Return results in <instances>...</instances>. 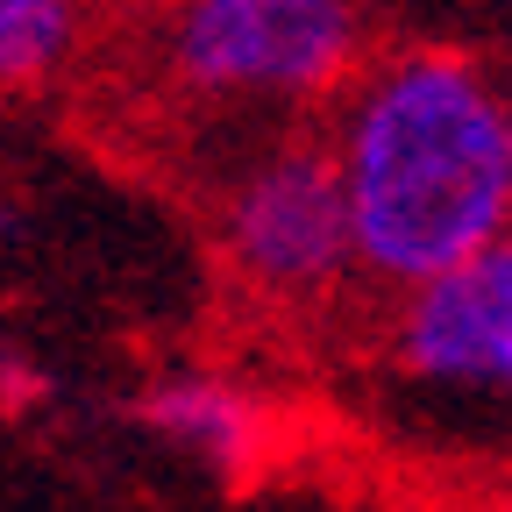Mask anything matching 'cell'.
<instances>
[{"label":"cell","instance_id":"1","mask_svg":"<svg viewBox=\"0 0 512 512\" xmlns=\"http://www.w3.org/2000/svg\"><path fill=\"white\" fill-rule=\"evenodd\" d=\"M356 264L434 285L512 221V114L456 50H406L349 93L335 128Z\"/></svg>","mask_w":512,"mask_h":512},{"label":"cell","instance_id":"2","mask_svg":"<svg viewBox=\"0 0 512 512\" xmlns=\"http://www.w3.org/2000/svg\"><path fill=\"white\" fill-rule=\"evenodd\" d=\"M363 43L356 0H178L171 72L192 93H320L335 86Z\"/></svg>","mask_w":512,"mask_h":512},{"label":"cell","instance_id":"3","mask_svg":"<svg viewBox=\"0 0 512 512\" xmlns=\"http://www.w3.org/2000/svg\"><path fill=\"white\" fill-rule=\"evenodd\" d=\"M221 242H228L235 278L264 285L278 299L328 292L356 264L335 143H278L271 157H256L228 185Z\"/></svg>","mask_w":512,"mask_h":512},{"label":"cell","instance_id":"4","mask_svg":"<svg viewBox=\"0 0 512 512\" xmlns=\"http://www.w3.org/2000/svg\"><path fill=\"white\" fill-rule=\"evenodd\" d=\"M392 356L406 377L441 384V392L512 399V235L399 299Z\"/></svg>","mask_w":512,"mask_h":512},{"label":"cell","instance_id":"5","mask_svg":"<svg viewBox=\"0 0 512 512\" xmlns=\"http://www.w3.org/2000/svg\"><path fill=\"white\" fill-rule=\"evenodd\" d=\"M143 420L185 448L192 463H207L214 477H249L271 456V413L256 392H242L235 377L214 370H171L143 392Z\"/></svg>","mask_w":512,"mask_h":512},{"label":"cell","instance_id":"6","mask_svg":"<svg viewBox=\"0 0 512 512\" xmlns=\"http://www.w3.org/2000/svg\"><path fill=\"white\" fill-rule=\"evenodd\" d=\"M79 36V0H0V86L57 72Z\"/></svg>","mask_w":512,"mask_h":512},{"label":"cell","instance_id":"7","mask_svg":"<svg viewBox=\"0 0 512 512\" xmlns=\"http://www.w3.org/2000/svg\"><path fill=\"white\" fill-rule=\"evenodd\" d=\"M484 512H512V491H505V498H491V505H484Z\"/></svg>","mask_w":512,"mask_h":512},{"label":"cell","instance_id":"8","mask_svg":"<svg viewBox=\"0 0 512 512\" xmlns=\"http://www.w3.org/2000/svg\"><path fill=\"white\" fill-rule=\"evenodd\" d=\"M505 114H512V107H505Z\"/></svg>","mask_w":512,"mask_h":512}]
</instances>
